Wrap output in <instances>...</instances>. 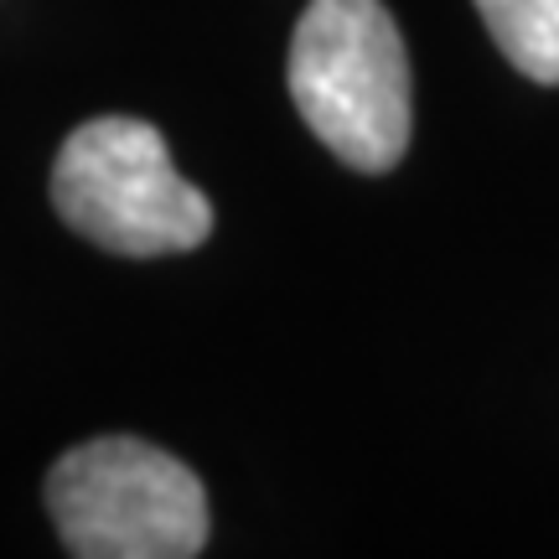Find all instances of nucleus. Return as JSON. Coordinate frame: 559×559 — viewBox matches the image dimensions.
I'll list each match as a JSON object with an SVG mask.
<instances>
[{
	"label": "nucleus",
	"mask_w": 559,
	"mask_h": 559,
	"mask_svg": "<svg viewBox=\"0 0 559 559\" xmlns=\"http://www.w3.org/2000/svg\"><path fill=\"white\" fill-rule=\"evenodd\" d=\"M290 99L311 135L358 171H394L409 151V52L383 0H311L290 37Z\"/></svg>",
	"instance_id": "obj_1"
},
{
	"label": "nucleus",
	"mask_w": 559,
	"mask_h": 559,
	"mask_svg": "<svg viewBox=\"0 0 559 559\" xmlns=\"http://www.w3.org/2000/svg\"><path fill=\"white\" fill-rule=\"evenodd\" d=\"M62 223L109 254H187L213 234V202L177 171L156 124L104 115L62 140L52 166Z\"/></svg>",
	"instance_id": "obj_2"
},
{
	"label": "nucleus",
	"mask_w": 559,
	"mask_h": 559,
	"mask_svg": "<svg viewBox=\"0 0 559 559\" xmlns=\"http://www.w3.org/2000/svg\"><path fill=\"white\" fill-rule=\"evenodd\" d=\"M47 508L79 559H192L207 544L198 472L130 436L73 445L47 477Z\"/></svg>",
	"instance_id": "obj_3"
},
{
	"label": "nucleus",
	"mask_w": 559,
	"mask_h": 559,
	"mask_svg": "<svg viewBox=\"0 0 559 559\" xmlns=\"http://www.w3.org/2000/svg\"><path fill=\"white\" fill-rule=\"evenodd\" d=\"M477 16L523 79L559 83V0H477Z\"/></svg>",
	"instance_id": "obj_4"
}]
</instances>
